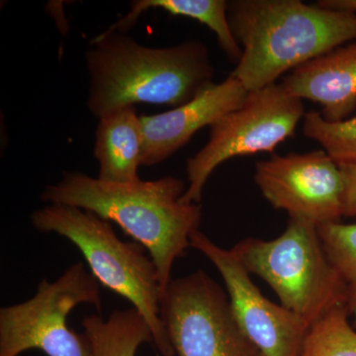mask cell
<instances>
[{"label": "cell", "instance_id": "13", "mask_svg": "<svg viewBox=\"0 0 356 356\" xmlns=\"http://www.w3.org/2000/svg\"><path fill=\"white\" fill-rule=\"evenodd\" d=\"M143 140L140 116L134 106L115 110L99 118L95 145L98 179L113 184L140 180Z\"/></svg>", "mask_w": 356, "mask_h": 356}, {"label": "cell", "instance_id": "5", "mask_svg": "<svg viewBox=\"0 0 356 356\" xmlns=\"http://www.w3.org/2000/svg\"><path fill=\"white\" fill-rule=\"evenodd\" d=\"M231 250L248 273L268 283L281 305L309 327L332 309L346 307V288L314 222L289 218L274 240L247 238Z\"/></svg>", "mask_w": 356, "mask_h": 356}, {"label": "cell", "instance_id": "1", "mask_svg": "<svg viewBox=\"0 0 356 356\" xmlns=\"http://www.w3.org/2000/svg\"><path fill=\"white\" fill-rule=\"evenodd\" d=\"M185 191L184 180L170 175L113 184L65 172L58 184L44 187L40 198L47 205L74 206L118 225L149 252L163 293L172 280L173 264L186 254L202 218L200 204L182 202Z\"/></svg>", "mask_w": 356, "mask_h": 356}, {"label": "cell", "instance_id": "12", "mask_svg": "<svg viewBox=\"0 0 356 356\" xmlns=\"http://www.w3.org/2000/svg\"><path fill=\"white\" fill-rule=\"evenodd\" d=\"M281 84L295 97L322 105L325 120L350 118L356 108V40L292 70Z\"/></svg>", "mask_w": 356, "mask_h": 356}, {"label": "cell", "instance_id": "11", "mask_svg": "<svg viewBox=\"0 0 356 356\" xmlns=\"http://www.w3.org/2000/svg\"><path fill=\"white\" fill-rule=\"evenodd\" d=\"M248 91L229 76L213 83L191 102L154 115L140 116L143 128L142 165L163 163L184 147L201 129L212 125L240 107Z\"/></svg>", "mask_w": 356, "mask_h": 356}, {"label": "cell", "instance_id": "14", "mask_svg": "<svg viewBox=\"0 0 356 356\" xmlns=\"http://www.w3.org/2000/svg\"><path fill=\"white\" fill-rule=\"evenodd\" d=\"M130 11L110 26L107 31L127 33L143 13L161 9L175 16H184L207 26L216 35L218 43L231 60L238 63L242 48L234 36L228 18V2L225 0H135Z\"/></svg>", "mask_w": 356, "mask_h": 356}, {"label": "cell", "instance_id": "7", "mask_svg": "<svg viewBox=\"0 0 356 356\" xmlns=\"http://www.w3.org/2000/svg\"><path fill=\"white\" fill-rule=\"evenodd\" d=\"M305 114L303 100L290 95L281 83L248 92L240 107L210 126L209 140L187 161L188 186L182 202L200 204L206 182L225 161L273 153L294 136Z\"/></svg>", "mask_w": 356, "mask_h": 356}, {"label": "cell", "instance_id": "18", "mask_svg": "<svg viewBox=\"0 0 356 356\" xmlns=\"http://www.w3.org/2000/svg\"><path fill=\"white\" fill-rule=\"evenodd\" d=\"M303 133L339 165L356 163V115L331 122L325 120L320 112H308L303 118Z\"/></svg>", "mask_w": 356, "mask_h": 356}, {"label": "cell", "instance_id": "9", "mask_svg": "<svg viewBox=\"0 0 356 356\" xmlns=\"http://www.w3.org/2000/svg\"><path fill=\"white\" fill-rule=\"evenodd\" d=\"M254 181L274 209L317 226L344 217L341 168L324 149L274 154L255 165Z\"/></svg>", "mask_w": 356, "mask_h": 356}, {"label": "cell", "instance_id": "10", "mask_svg": "<svg viewBox=\"0 0 356 356\" xmlns=\"http://www.w3.org/2000/svg\"><path fill=\"white\" fill-rule=\"evenodd\" d=\"M191 248L205 255L221 274L238 325L262 355L299 356L310 327L264 296L231 250L216 245L200 229L192 235Z\"/></svg>", "mask_w": 356, "mask_h": 356}, {"label": "cell", "instance_id": "4", "mask_svg": "<svg viewBox=\"0 0 356 356\" xmlns=\"http://www.w3.org/2000/svg\"><path fill=\"white\" fill-rule=\"evenodd\" d=\"M31 222L41 233L57 234L74 243L99 284L128 300L144 317L159 355H175L161 320L158 271L142 245L124 242L111 222L74 206L46 205L32 213Z\"/></svg>", "mask_w": 356, "mask_h": 356}, {"label": "cell", "instance_id": "6", "mask_svg": "<svg viewBox=\"0 0 356 356\" xmlns=\"http://www.w3.org/2000/svg\"><path fill=\"white\" fill-rule=\"evenodd\" d=\"M99 282L83 262L70 266L57 280H43L32 298L0 309V356L27 350L47 356H91L86 334L67 327L70 312L81 304L102 312Z\"/></svg>", "mask_w": 356, "mask_h": 356}, {"label": "cell", "instance_id": "2", "mask_svg": "<svg viewBox=\"0 0 356 356\" xmlns=\"http://www.w3.org/2000/svg\"><path fill=\"white\" fill-rule=\"evenodd\" d=\"M86 53L88 108L98 119L136 103L177 108L213 84L214 67L202 42L149 48L127 33L105 31Z\"/></svg>", "mask_w": 356, "mask_h": 356}, {"label": "cell", "instance_id": "17", "mask_svg": "<svg viewBox=\"0 0 356 356\" xmlns=\"http://www.w3.org/2000/svg\"><path fill=\"white\" fill-rule=\"evenodd\" d=\"M318 228L327 257L346 288V308L356 329V224L334 222Z\"/></svg>", "mask_w": 356, "mask_h": 356}, {"label": "cell", "instance_id": "3", "mask_svg": "<svg viewBox=\"0 0 356 356\" xmlns=\"http://www.w3.org/2000/svg\"><path fill=\"white\" fill-rule=\"evenodd\" d=\"M242 57L229 76L259 90L283 74L356 40V13L300 0L228 2Z\"/></svg>", "mask_w": 356, "mask_h": 356}, {"label": "cell", "instance_id": "15", "mask_svg": "<svg viewBox=\"0 0 356 356\" xmlns=\"http://www.w3.org/2000/svg\"><path fill=\"white\" fill-rule=\"evenodd\" d=\"M81 325L91 356H136L143 343H153L149 325L134 307L115 311L106 320L99 315L86 316Z\"/></svg>", "mask_w": 356, "mask_h": 356}, {"label": "cell", "instance_id": "20", "mask_svg": "<svg viewBox=\"0 0 356 356\" xmlns=\"http://www.w3.org/2000/svg\"><path fill=\"white\" fill-rule=\"evenodd\" d=\"M317 3L329 8L341 9L356 13V0H322Z\"/></svg>", "mask_w": 356, "mask_h": 356}, {"label": "cell", "instance_id": "19", "mask_svg": "<svg viewBox=\"0 0 356 356\" xmlns=\"http://www.w3.org/2000/svg\"><path fill=\"white\" fill-rule=\"evenodd\" d=\"M339 165L343 178L344 217H356V163Z\"/></svg>", "mask_w": 356, "mask_h": 356}, {"label": "cell", "instance_id": "16", "mask_svg": "<svg viewBox=\"0 0 356 356\" xmlns=\"http://www.w3.org/2000/svg\"><path fill=\"white\" fill-rule=\"evenodd\" d=\"M346 306L332 309L311 325L299 356H356V331Z\"/></svg>", "mask_w": 356, "mask_h": 356}, {"label": "cell", "instance_id": "8", "mask_svg": "<svg viewBox=\"0 0 356 356\" xmlns=\"http://www.w3.org/2000/svg\"><path fill=\"white\" fill-rule=\"evenodd\" d=\"M161 320L177 356H264L245 336L228 293L205 271L172 280Z\"/></svg>", "mask_w": 356, "mask_h": 356}]
</instances>
